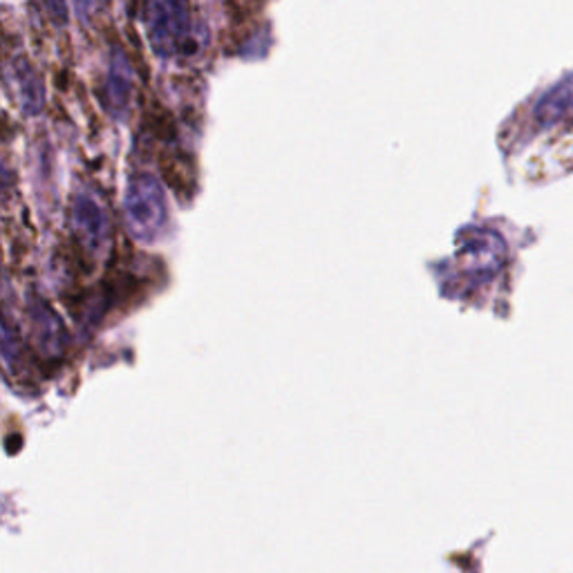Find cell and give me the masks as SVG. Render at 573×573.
<instances>
[{"label": "cell", "mask_w": 573, "mask_h": 573, "mask_svg": "<svg viewBox=\"0 0 573 573\" xmlns=\"http://www.w3.org/2000/svg\"><path fill=\"white\" fill-rule=\"evenodd\" d=\"M108 108L110 112L121 119L128 110L130 99V63L121 50H115L110 55V68H108Z\"/></svg>", "instance_id": "277c9868"}, {"label": "cell", "mask_w": 573, "mask_h": 573, "mask_svg": "<svg viewBox=\"0 0 573 573\" xmlns=\"http://www.w3.org/2000/svg\"><path fill=\"white\" fill-rule=\"evenodd\" d=\"M32 318H34V332H43V336L39 340H43L41 345L46 347V352L48 354L61 352L63 327H61L59 318L43 303H37V309L32 312Z\"/></svg>", "instance_id": "8992f818"}, {"label": "cell", "mask_w": 573, "mask_h": 573, "mask_svg": "<svg viewBox=\"0 0 573 573\" xmlns=\"http://www.w3.org/2000/svg\"><path fill=\"white\" fill-rule=\"evenodd\" d=\"M146 28L157 57H188L196 50L188 0H148Z\"/></svg>", "instance_id": "6da1fadb"}, {"label": "cell", "mask_w": 573, "mask_h": 573, "mask_svg": "<svg viewBox=\"0 0 573 573\" xmlns=\"http://www.w3.org/2000/svg\"><path fill=\"white\" fill-rule=\"evenodd\" d=\"M14 68H17L14 75H17V83H19V90H21L23 110L28 115H39L43 110V103H46V90H43V83H41L37 70L23 57L17 59Z\"/></svg>", "instance_id": "5b68a950"}, {"label": "cell", "mask_w": 573, "mask_h": 573, "mask_svg": "<svg viewBox=\"0 0 573 573\" xmlns=\"http://www.w3.org/2000/svg\"><path fill=\"white\" fill-rule=\"evenodd\" d=\"M43 6H46L50 19L57 26H66L68 23V17H70V3H68V0H43Z\"/></svg>", "instance_id": "52a82bcc"}, {"label": "cell", "mask_w": 573, "mask_h": 573, "mask_svg": "<svg viewBox=\"0 0 573 573\" xmlns=\"http://www.w3.org/2000/svg\"><path fill=\"white\" fill-rule=\"evenodd\" d=\"M77 6H79L81 17H88V14H95L103 6V0H77Z\"/></svg>", "instance_id": "ba28073f"}, {"label": "cell", "mask_w": 573, "mask_h": 573, "mask_svg": "<svg viewBox=\"0 0 573 573\" xmlns=\"http://www.w3.org/2000/svg\"><path fill=\"white\" fill-rule=\"evenodd\" d=\"M72 231L90 251L99 254L108 240V218L101 205L90 196H77L72 202Z\"/></svg>", "instance_id": "3957f363"}, {"label": "cell", "mask_w": 573, "mask_h": 573, "mask_svg": "<svg viewBox=\"0 0 573 573\" xmlns=\"http://www.w3.org/2000/svg\"><path fill=\"white\" fill-rule=\"evenodd\" d=\"M126 223L137 240H155L166 225V198L161 181L152 175H135L126 188Z\"/></svg>", "instance_id": "7a4b0ae2"}]
</instances>
